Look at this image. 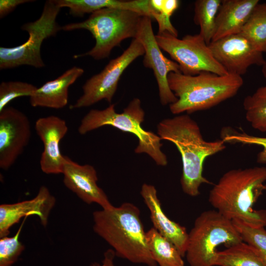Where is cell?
<instances>
[{
    "label": "cell",
    "instance_id": "cell-1",
    "mask_svg": "<svg viewBox=\"0 0 266 266\" xmlns=\"http://www.w3.org/2000/svg\"><path fill=\"white\" fill-rule=\"evenodd\" d=\"M266 167L233 169L225 172L209 194L211 205L225 217L253 228L266 227V210L253 205L266 190Z\"/></svg>",
    "mask_w": 266,
    "mask_h": 266
},
{
    "label": "cell",
    "instance_id": "cell-29",
    "mask_svg": "<svg viewBox=\"0 0 266 266\" xmlns=\"http://www.w3.org/2000/svg\"><path fill=\"white\" fill-rule=\"evenodd\" d=\"M25 217L16 233L11 237L4 236L0 239V266H11L18 260L25 249L19 240L20 234Z\"/></svg>",
    "mask_w": 266,
    "mask_h": 266
},
{
    "label": "cell",
    "instance_id": "cell-16",
    "mask_svg": "<svg viewBox=\"0 0 266 266\" xmlns=\"http://www.w3.org/2000/svg\"><path fill=\"white\" fill-rule=\"evenodd\" d=\"M56 203L55 198L45 186H41L36 196L30 200L0 205V237L8 235L10 229L23 217L37 216L44 227Z\"/></svg>",
    "mask_w": 266,
    "mask_h": 266
},
{
    "label": "cell",
    "instance_id": "cell-27",
    "mask_svg": "<svg viewBox=\"0 0 266 266\" xmlns=\"http://www.w3.org/2000/svg\"><path fill=\"white\" fill-rule=\"evenodd\" d=\"M220 136L221 139L226 144L256 145L262 146L263 149L257 155V162L259 164H266V137L249 135L243 132L237 131L230 127L223 128L221 131Z\"/></svg>",
    "mask_w": 266,
    "mask_h": 266
},
{
    "label": "cell",
    "instance_id": "cell-26",
    "mask_svg": "<svg viewBox=\"0 0 266 266\" xmlns=\"http://www.w3.org/2000/svg\"><path fill=\"white\" fill-rule=\"evenodd\" d=\"M178 0H149V16L157 22L159 34L167 33L177 37L178 32L171 23L170 18L179 7Z\"/></svg>",
    "mask_w": 266,
    "mask_h": 266
},
{
    "label": "cell",
    "instance_id": "cell-32",
    "mask_svg": "<svg viewBox=\"0 0 266 266\" xmlns=\"http://www.w3.org/2000/svg\"><path fill=\"white\" fill-rule=\"evenodd\" d=\"M115 256V253L112 249H108L104 253L101 265L97 264L96 266H115L114 264Z\"/></svg>",
    "mask_w": 266,
    "mask_h": 266
},
{
    "label": "cell",
    "instance_id": "cell-4",
    "mask_svg": "<svg viewBox=\"0 0 266 266\" xmlns=\"http://www.w3.org/2000/svg\"><path fill=\"white\" fill-rule=\"evenodd\" d=\"M167 81L178 99L169 105L173 114L210 109L234 96L243 84L241 76L220 75L209 71L193 76L172 72L168 74Z\"/></svg>",
    "mask_w": 266,
    "mask_h": 266
},
{
    "label": "cell",
    "instance_id": "cell-13",
    "mask_svg": "<svg viewBox=\"0 0 266 266\" xmlns=\"http://www.w3.org/2000/svg\"><path fill=\"white\" fill-rule=\"evenodd\" d=\"M217 62L229 74L241 76L251 66H263V53L240 33L229 35L208 45Z\"/></svg>",
    "mask_w": 266,
    "mask_h": 266
},
{
    "label": "cell",
    "instance_id": "cell-30",
    "mask_svg": "<svg viewBox=\"0 0 266 266\" xmlns=\"http://www.w3.org/2000/svg\"><path fill=\"white\" fill-rule=\"evenodd\" d=\"M37 88L33 84L21 81L2 82L0 84V112L17 98H30Z\"/></svg>",
    "mask_w": 266,
    "mask_h": 266
},
{
    "label": "cell",
    "instance_id": "cell-21",
    "mask_svg": "<svg viewBox=\"0 0 266 266\" xmlns=\"http://www.w3.org/2000/svg\"><path fill=\"white\" fill-rule=\"evenodd\" d=\"M213 266H266L257 250L242 241L217 251L213 261Z\"/></svg>",
    "mask_w": 266,
    "mask_h": 266
},
{
    "label": "cell",
    "instance_id": "cell-24",
    "mask_svg": "<svg viewBox=\"0 0 266 266\" xmlns=\"http://www.w3.org/2000/svg\"><path fill=\"white\" fill-rule=\"evenodd\" d=\"M221 0H198L195 2L194 22L200 27L199 33L207 45L212 41Z\"/></svg>",
    "mask_w": 266,
    "mask_h": 266
},
{
    "label": "cell",
    "instance_id": "cell-31",
    "mask_svg": "<svg viewBox=\"0 0 266 266\" xmlns=\"http://www.w3.org/2000/svg\"><path fill=\"white\" fill-rule=\"evenodd\" d=\"M34 1L33 0H0V18H2L13 11L19 5Z\"/></svg>",
    "mask_w": 266,
    "mask_h": 266
},
{
    "label": "cell",
    "instance_id": "cell-19",
    "mask_svg": "<svg viewBox=\"0 0 266 266\" xmlns=\"http://www.w3.org/2000/svg\"><path fill=\"white\" fill-rule=\"evenodd\" d=\"M259 0H223L216 19L212 41L240 33Z\"/></svg>",
    "mask_w": 266,
    "mask_h": 266
},
{
    "label": "cell",
    "instance_id": "cell-5",
    "mask_svg": "<svg viewBox=\"0 0 266 266\" xmlns=\"http://www.w3.org/2000/svg\"><path fill=\"white\" fill-rule=\"evenodd\" d=\"M144 117L140 100L134 98L121 113L115 111L114 104L102 110H91L81 120L78 131L80 134H85L103 126H110L132 133L138 140L134 150L135 153H145L157 165L166 166L167 159L161 150L162 139L157 134L142 127Z\"/></svg>",
    "mask_w": 266,
    "mask_h": 266
},
{
    "label": "cell",
    "instance_id": "cell-15",
    "mask_svg": "<svg viewBox=\"0 0 266 266\" xmlns=\"http://www.w3.org/2000/svg\"><path fill=\"white\" fill-rule=\"evenodd\" d=\"M35 129L44 146L40 160L41 170L47 174L62 173L65 156L59 144L68 131L66 121L54 115L41 117L36 121Z\"/></svg>",
    "mask_w": 266,
    "mask_h": 266
},
{
    "label": "cell",
    "instance_id": "cell-20",
    "mask_svg": "<svg viewBox=\"0 0 266 266\" xmlns=\"http://www.w3.org/2000/svg\"><path fill=\"white\" fill-rule=\"evenodd\" d=\"M61 8L67 7L69 13L74 16H83L105 8L129 9L147 15L148 0H54Z\"/></svg>",
    "mask_w": 266,
    "mask_h": 266
},
{
    "label": "cell",
    "instance_id": "cell-8",
    "mask_svg": "<svg viewBox=\"0 0 266 266\" xmlns=\"http://www.w3.org/2000/svg\"><path fill=\"white\" fill-rule=\"evenodd\" d=\"M60 9L54 0H46L39 18L21 27L22 30L28 33L27 40L16 47H0V69L22 65L36 68L45 66L41 56V46L44 39L55 36L62 30L56 22Z\"/></svg>",
    "mask_w": 266,
    "mask_h": 266
},
{
    "label": "cell",
    "instance_id": "cell-7",
    "mask_svg": "<svg viewBox=\"0 0 266 266\" xmlns=\"http://www.w3.org/2000/svg\"><path fill=\"white\" fill-rule=\"evenodd\" d=\"M243 241L232 220L216 210L202 212L189 233L186 259L190 266H213L219 245L227 248Z\"/></svg>",
    "mask_w": 266,
    "mask_h": 266
},
{
    "label": "cell",
    "instance_id": "cell-9",
    "mask_svg": "<svg viewBox=\"0 0 266 266\" xmlns=\"http://www.w3.org/2000/svg\"><path fill=\"white\" fill-rule=\"evenodd\" d=\"M156 39L161 49L177 63L180 72L196 75L202 71L218 75L229 74L214 57L204 39L199 34H187L179 39L167 33H158Z\"/></svg>",
    "mask_w": 266,
    "mask_h": 266
},
{
    "label": "cell",
    "instance_id": "cell-23",
    "mask_svg": "<svg viewBox=\"0 0 266 266\" xmlns=\"http://www.w3.org/2000/svg\"><path fill=\"white\" fill-rule=\"evenodd\" d=\"M240 34L256 49L266 54V3L255 6Z\"/></svg>",
    "mask_w": 266,
    "mask_h": 266
},
{
    "label": "cell",
    "instance_id": "cell-14",
    "mask_svg": "<svg viewBox=\"0 0 266 266\" xmlns=\"http://www.w3.org/2000/svg\"><path fill=\"white\" fill-rule=\"evenodd\" d=\"M62 174L65 186L84 202L97 203L104 209L113 206L105 192L98 185L97 172L93 166L80 165L65 156Z\"/></svg>",
    "mask_w": 266,
    "mask_h": 266
},
{
    "label": "cell",
    "instance_id": "cell-6",
    "mask_svg": "<svg viewBox=\"0 0 266 266\" xmlns=\"http://www.w3.org/2000/svg\"><path fill=\"white\" fill-rule=\"evenodd\" d=\"M141 14L133 10L105 8L91 13L86 20L62 27V30L70 31L84 29L89 31L95 38V46L88 52L75 55L74 58L90 56L96 60L107 58L112 50L128 38H135Z\"/></svg>",
    "mask_w": 266,
    "mask_h": 266
},
{
    "label": "cell",
    "instance_id": "cell-2",
    "mask_svg": "<svg viewBox=\"0 0 266 266\" xmlns=\"http://www.w3.org/2000/svg\"><path fill=\"white\" fill-rule=\"evenodd\" d=\"M157 134L162 140L173 143L181 155L180 184L183 192L198 196L201 184L211 183L202 174L205 159L224 150L226 143L221 139L204 140L199 125L188 114L162 120L157 125Z\"/></svg>",
    "mask_w": 266,
    "mask_h": 266
},
{
    "label": "cell",
    "instance_id": "cell-28",
    "mask_svg": "<svg viewBox=\"0 0 266 266\" xmlns=\"http://www.w3.org/2000/svg\"><path fill=\"white\" fill-rule=\"evenodd\" d=\"M243 241L254 247L266 264V230L265 227L253 228L237 221L232 220Z\"/></svg>",
    "mask_w": 266,
    "mask_h": 266
},
{
    "label": "cell",
    "instance_id": "cell-17",
    "mask_svg": "<svg viewBox=\"0 0 266 266\" xmlns=\"http://www.w3.org/2000/svg\"><path fill=\"white\" fill-rule=\"evenodd\" d=\"M140 193L149 210L153 227L170 241L184 257L186 255L189 237L186 228L170 220L166 215L154 186L144 183Z\"/></svg>",
    "mask_w": 266,
    "mask_h": 266
},
{
    "label": "cell",
    "instance_id": "cell-22",
    "mask_svg": "<svg viewBox=\"0 0 266 266\" xmlns=\"http://www.w3.org/2000/svg\"><path fill=\"white\" fill-rule=\"evenodd\" d=\"M151 255L159 266H184L183 257L174 245L154 227L146 232Z\"/></svg>",
    "mask_w": 266,
    "mask_h": 266
},
{
    "label": "cell",
    "instance_id": "cell-11",
    "mask_svg": "<svg viewBox=\"0 0 266 266\" xmlns=\"http://www.w3.org/2000/svg\"><path fill=\"white\" fill-rule=\"evenodd\" d=\"M151 18L142 16L135 37L144 49L143 64L145 67L153 70L159 88L160 100L163 105L171 104L178 99L171 91L167 76L170 72H181L178 64L166 57L156 39Z\"/></svg>",
    "mask_w": 266,
    "mask_h": 266
},
{
    "label": "cell",
    "instance_id": "cell-10",
    "mask_svg": "<svg viewBox=\"0 0 266 266\" xmlns=\"http://www.w3.org/2000/svg\"><path fill=\"white\" fill-rule=\"evenodd\" d=\"M144 54L142 45L134 38L120 56L110 61L103 70L85 82L82 87V95L70 108L88 107L102 100L110 103L123 72L136 59Z\"/></svg>",
    "mask_w": 266,
    "mask_h": 266
},
{
    "label": "cell",
    "instance_id": "cell-33",
    "mask_svg": "<svg viewBox=\"0 0 266 266\" xmlns=\"http://www.w3.org/2000/svg\"><path fill=\"white\" fill-rule=\"evenodd\" d=\"M262 72L264 77L266 78V61L262 66Z\"/></svg>",
    "mask_w": 266,
    "mask_h": 266
},
{
    "label": "cell",
    "instance_id": "cell-18",
    "mask_svg": "<svg viewBox=\"0 0 266 266\" xmlns=\"http://www.w3.org/2000/svg\"><path fill=\"white\" fill-rule=\"evenodd\" d=\"M83 73V68L74 66L56 79L46 82L30 97L31 105L54 109L64 107L67 104L69 86Z\"/></svg>",
    "mask_w": 266,
    "mask_h": 266
},
{
    "label": "cell",
    "instance_id": "cell-12",
    "mask_svg": "<svg viewBox=\"0 0 266 266\" xmlns=\"http://www.w3.org/2000/svg\"><path fill=\"white\" fill-rule=\"evenodd\" d=\"M31 126L27 116L13 107L0 112V167L8 169L30 142Z\"/></svg>",
    "mask_w": 266,
    "mask_h": 266
},
{
    "label": "cell",
    "instance_id": "cell-25",
    "mask_svg": "<svg viewBox=\"0 0 266 266\" xmlns=\"http://www.w3.org/2000/svg\"><path fill=\"white\" fill-rule=\"evenodd\" d=\"M243 105L247 122L254 129L266 132V84L246 96Z\"/></svg>",
    "mask_w": 266,
    "mask_h": 266
},
{
    "label": "cell",
    "instance_id": "cell-3",
    "mask_svg": "<svg viewBox=\"0 0 266 266\" xmlns=\"http://www.w3.org/2000/svg\"><path fill=\"white\" fill-rule=\"evenodd\" d=\"M137 206L124 202L93 213V230L112 247L116 256L147 266H157L148 246Z\"/></svg>",
    "mask_w": 266,
    "mask_h": 266
}]
</instances>
